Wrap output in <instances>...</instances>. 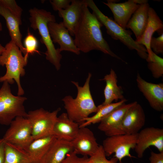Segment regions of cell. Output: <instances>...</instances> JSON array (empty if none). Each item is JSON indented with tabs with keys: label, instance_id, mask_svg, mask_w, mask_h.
<instances>
[{
	"label": "cell",
	"instance_id": "1",
	"mask_svg": "<svg viewBox=\"0 0 163 163\" xmlns=\"http://www.w3.org/2000/svg\"><path fill=\"white\" fill-rule=\"evenodd\" d=\"M84 1L80 18L74 30V41L76 46L84 53L99 50L124 62L111 50L102 35L101 28L103 25L91 13Z\"/></svg>",
	"mask_w": 163,
	"mask_h": 163
},
{
	"label": "cell",
	"instance_id": "2",
	"mask_svg": "<svg viewBox=\"0 0 163 163\" xmlns=\"http://www.w3.org/2000/svg\"><path fill=\"white\" fill-rule=\"evenodd\" d=\"M91 76L89 73L83 86H79L78 82L72 81L77 89L76 97L74 98L71 95H67L62 100L69 118L79 125L90 114L96 113L97 110L90 91V82Z\"/></svg>",
	"mask_w": 163,
	"mask_h": 163
},
{
	"label": "cell",
	"instance_id": "3",
	"mask_svg": "<svg viewBox=\"0 0 163 163\" xmlns=\"http://www.w3.org/2000/svg\"><path fill=\"white\" fill-rule=\"evenodd\" d=\"M5 47V50L0 55V65L5 66L6 71L3 76L0 77V82H6L12 84L15 81L18 86V95L22 96L24 92L20 79L25 74L24 67L27 64L28 58L23 56L19 47L11 40Z\"/></svg>",
	"mask_w": 163,
	"mask_h": 163
},
{
	"label": "cell",
	"instance_id": "4",
	"mask_svg": "<svg viewBox=\"0 0 163 163\" xmlns=\"http://www.w3.org/2000/svg\"><path fill=\"white\" fill-rule=\"evenodd\" d=\"M29 12L30 26L34 30H38L41 37V42L46 47L45 53L46 59L54 65L57 70H59L62 55L59 48H55L48 27L49 22H56L55 16L49 11L36 8L30 9Z\"/></svg>",
	"mask_w": 163,
	"mask_h": 163
},
{
	"label": "cell",
	"instance_id": "5",
	"mask_svg": "<svg viewBox=\"0 0 163 163\" xmlns=\"http://www.w3.org/2000/svg\"><path fill=\"white\" fill-rule=\"evenodd\" d=\"M88 7L92 11L99 21L104 25L107 34L116 40H119L129 49L135 50L142 58L147 59L148 55L147 50L142 45L139 44L131 36V32L122 28L111 18L105 15L99 9L92 0H85Z\"/></svg>",
	"mask_w": 163,
	"mask_h": 163
},
{
	"label": "cell",
	"instance_id": "6",
	"mask_svg": "<svg viewBox=\"0 0 163 163\" xmlns=\"http://www.w3.org/2000/svg\"><path fill=\"white\" fill-rule=\"evenodd\" d=\"M26 97L14 95L11 93L9 84L3 82L0 89V124L9 125L18 117H26L24 104Z\"/></svg>",
	"mask_w": 163,
	"mask_h": 163
},
{
	"label": "cell",
	"instance_id": "7",
	"mask_svg": "<svg viewBox=\"0 0 163 163\" xmlns=\"http://www.w3.org/2000/svg\"><path fill=\"white\" fill-rule=\"evenodd\" d=\"M60 110L59 108L50 112L41 108L27 113L26 118L31 123L34 140L53 135L54 126Z\"/></svg>",
	"mask_w": 163,
	"mask_h": 163
},
{
	"label": "cell",
	"instance_id": "8",
	"mask_svg": "<svg viewBox=\"0 0 163 163\" xmlns=\"http://www.w3.org/2000/svg\"><path fill=\"white\" fill-rule=\"evenodd\" d=\"M137 140V133L113 136L104 139L102 146L106 157L114 153V157L120 163L124 158L132 157L130 151L134 149Z\"/></svg>",
	"mask_w": 163,
	"mask_h": 163
},
{
	"label": "cell",
	"instance_id": "9",
	"mask_svg": "<svg viewBox=\"0 0 163 163\" xmlns=\"http://www.w3.org/2000/svg\"><path fill=\"white\" fill-rule=\"evenodd\" d=\"M9 125L3 137L5 142L24 149L34 140L31 125L27 118L18 117Z\"/></svg>",
	"mask_w": 163,
	"mask_h": 163
},
{
	"label": "cell",
	"instance_id": "10",
	"mask_svg": "<svg viewBox=\"0 0 163 163\" xmlns=\"http://www.w3.org/2000/svg\"><path fill=\"white\" fill-rule=\"evenodd\" d=\"M163 152V129L153 127H146L137 133V140L134 149L138 157L141 158L145 151L150 146Z\"/></svg>",
	"mask_w": 163,
	"mask_h": 163
},
{
	"label": "cell",
	"instance_id": "11",
	"mask_svg": "<svg viewBox=\"0 0 163 163\" xmlns=\"http://www.w3.org/2000/svg\"><path fill=\"white\" fill-rule=\"evenodd\" d=\"M135 102L124 103L115 109L100 122L98 129L107 136L125 134L122 128L123 120L128 110Z\"/></svg>",
	"mask_w": 163,
	"mask_h": 163
},
{
	"label": "cell",
	"instance_id": "12",
	"mask_svg": "<svg viewBox=\"0 0 163 163\" xmlns=\"http://www.w3.org/2000/svg\"><path fill=\"white\" fill-rule=\"evenodd\" d=\"M73 151L77 155L91 157L99 145L93 132L86 127H80L75 138L71 142Z\"/></svg>",
	"mask_w": 163,
	"mask_h": 163
},
{
	"label": "cell",
	"instance_id": "13",
	"mask_svg": "<svg viewBox=\"0 0 163 163\" xmlns=\"http://www.w3.org/2000/svg\"><path fill=\"white\" fill-rule=\"evenodd\" d=\"M49 33L53 42L59 45V51H66L79 55L80 51L76 46L68 30L62 22H50L48 24Z\"/></svg>",
	"mask_w": 163,
	"mask_h": 163
},
{
	"label": "cell",
	"instance_id": "14",
	"mask_svg": "<svg viewBox=\"0 0 163 163\" xmlns=\"http://www.w3.org/2000/svg\"><path fill=\"white\" fill-rule=\"evenodd\" d=\"M136 81L140 91L148 101L150 106L159 112L163 110V84H154L142 79L138 73Z\"/></svg>",
	"mask_w": 163,
	"mask_h": 163
},
{
	"label": "cell",
	"instance_id": "15",
	"mask_svg": "<svg viewBox=\"0 0 163 163\" xmlns=\"http://www.w3.org/2000/svg\"><path fill=\"white\" fill-rule=\"evenodd\" d=\"M145 116L141 106L136 101L128 110L122 122L125 134H137L144 126Z\"/></svg>",
	"mask_w": 163,
	"mask_h": 163
},
{
	"label": "cell",
	"instance_id": "16",
	"mask_svg": "<svg viewBox=\"0 0 163 163\" xmlns=\"http://www.w3.org/2000/svg\"><path fill=\"white\" fill-rule=\"evenodd\" d=\"M155 31L160 36L163 34V23L154 9L150 7L147 26L141 37L135 40L139 44L143 45L146 49L148 55L147 59L152 55V51L150 47V42Z\"/></svg>",
	"mask_w": 163,
	"mask_h": 163
},
{
	"label": "cell",
	"instance_id": "17",
	"mask_svg": "<svg viewBox=\"0 0 163 163\" xmlns=\"http://www.w3.org/2000/svg\"><path fill=\"white\" fill-rule=\"evenodd\" d=\"M79 128V123L70 119L66 113H63L58 117L53 135L57 139L71 142L76 136Z\"/></svg>",
	"mask_w": 163,
	"mask_h": 163
},
{
	"label": "cell",
	"instance_id": "18",
	"mask_svg": "<svg viewBox=\"0 0 163 163\" xmlns=\"http://www.w3.org/2000/svg\"><path fill=\"white\" fill-rule=\"evenodd\" d=\"M103 3L107 6L113 13L114 21L120 27L126 29L128 22L139 6L135 3L133 0L121 3H112L108 0Z\"/></svg>",
	"mask_w": 163,
	"mask_h": 163
},
{
	"label": "cell",
	"instance_id": "19",
	"mask_svg": "<svg viewBox=\"0 0 163 163\" xmlns=\"http://www.w3.org/2000/svg\"><path fill=\"white\" fill-rule=\"evenodd\" d=\"M84 3V0H72L66 9L58 11L59 16L63 18L64 26L71 36H74L75 29L80 18Z\"/></svg>",
	"mask_w": 163,
	"mask_h": 163
},
{
	"label": "cell",
	"instance_id": "20",
	"mask_svg": "<svg viewBox=\"0 0 163 163\" xmlns=\"http://www.w3.org/2000/svg\"><path fill=\"white\" fill-rule=\"evenodd\" d=\"M73 151L71 142L56 139L39 163H61Z\"/></svg>",
	"mask_w": 163,
	"mask_h": 163
},
{
	"label": "cell",
	"instance_id": "21",
	"mask_svg": "<svg viewBox=\"0 0 163 163\" xmlns=\"http://www.w3.org/2000/svg\"><path fill=\"white\" fill-rule=\"evenodd\" d=\"M149 7L148 3L139 5L126 25V28L130 29L133 31L136 40L141 37L147 26Z\"/></svg>",
	"mask_w": 163,
	"mask_h": 163
},
{
	"label": "cell",
	"instance_id": "22",
	"mask_svg": "<svg viewBox=\"0 0 163 163\" xmlns=\"http://www.w3.org/2000/svg\"><path fill=\"white\" fill-rule=\"evenodd\" d=\"M56 139L51 135L36 139L23 149L35 163H39Z\"/></svg>",
	"mask_w": 163,
	"mask_h": 163
},
{
	"label": "cell",
	"instance_id": "23",
	"mask_svg": "<svg viewBox=\"0 0 163 163\" xmlns=\"http://www.w3.org/2000/svg\"><path fill=\"white\" fill-rule=\"evenodd\" d=\"M0 15L5 19L11 40L19 47L24 56L26 54L25 49L22 42V35L19 29L21 23L18 20L0 3Z\"/></svg>",
	"mask_w": 163,
	"mask_h": 163
},
{
	"label": "cell",
	"instance_id": "24",
	"mask_svg": "<svg viewBox=\"0 0 163 163\" xmlns=\"http://www.w3.org/2000/svg\"><path fill=\"white\" fill-rule=\"evenodd\" d=\"M102 80L106 82L104 90L105 100L102 104L107 105L112 103L113 101L125 99L122 89L117 85V76L113 69H111L110 73L105 75Z\"/></svg>",
	"mask_w": 163,
	"mask_h": 163
},
{
	"label": "cell",
	"instance_id": "25",
	"mask_svg": "<svg viewBox=\"0 0 163 163\" xmlns=\"http://www.w3.org/2000/svg\"><path fill=\"white\" fill-rule=\"evenodd\" d=\"M4 163H35L24 149L5 142Z\"/></svg>",
	"mask_w": 163,
	"mask_h": 163
},
{
	"label": "cell",
	"instance_id": "26",
	"mask_svg": "<svg viewBox=\"0 0 163 163\" xmlns=\"http://www.w3.org/2000/svg\"><path fill=\"white\" fill-rule=\"evenodd\" d=\"M127 101L124 99L115 103L103 105L101 104L97 106V110L95 114L84 120V122L79 125V127H87L91 124L100 122L111 112L125 103Z\"/></svg>",
	"mask_w": 163,
	"mask_h": 163
},
{
	"label": "cell",
	"instance_id": "27",
	"mask_svg": "<svg viewBox=\"0 0 163 163\" xmlns=\"http://www.w3.org/2000/svg\"><path fill=\"white\" fill-rule=\"evenodd\" d=\"M146 60L148 62V67L154 78L158 79L163 76V58L152 51L151 56Z\"/></svg>",
	"mask_w": 163,
	"mask_h": 163
},
{
	"label": "cell",
	"instance_id": "28",
	"mask_svg": "<svg viewBox=\"0 0 163 163\" xmlns=\"http://www.w3.org/2000/svg\"><path fill=\"white\" fill-rule=\"evenodd\" d=\"M27 34L24 40L26 54L24 56L28 58L30 54L37 53L40 54L38 50V42L36 38L29 31L28 29Z\"/></svg>",
	"mask_w": 163,
	"mask_h": 163
},
{
	"label": "cell",
	"instance_id": "29",
	"mask_svg": "<svg viewBox=\"0 0 163 163\" xmlns=\"http://www.w3.org/2000/svg\"><path fill=\"white\" fill-rule=\"evenodd\" d=\"M89 158L91 163H117L118 161L114 157L108 160L102 145H99L96 152Z\"/></svg>",
	"mask_w": 163,
	"mask_h": 163
},
{
	"label": "cell",
	"instance_id": "30",
	"mask_svg": "<svg viewBox=\"0 0 163 163\" xmlns=\"http://www.w3.org/2000/svg\"><path fill=\"white\" fill-rule=\"evenodd\" d=\"M0 3L8 9L22 24L21 16L23 10L14 0H0Z\"/></svg>",
	"mask_w": 163,
	"mask_h": 163
},
{
	"label": "cell",
	"instance_id": "31",
	"mask_svg": "<svg viewBox=\"0 0 163 163\" xmlns=\"http://www.w3.org/2000/svg\"><path fill=\"white\" fill-rule=\"evenodd\" d=\"M61 163H91L89 160V157L83 156L80 157L74 151L66 155L65 158Z\"/></svg>",
	"mask_w": 163,
	"mask_h": 163
},
{
	"label": "cell",
	"instance_id": "32",
	"mask_svg": "<svg viewBox=\"0 0 163 163\" xmlns=\"http://www.w3.org/2000/svg\"><path fill=\"white\" fill-rule=\"evenodd\" d=\"M150 47L154 53L157 55L163 54V34L157 37H152L150 42Z\"/></svg>",
	"mask_w": 163,
	"mask_h": 163
},
{
	"label": "cell",
	"instance_id": "33",
	"mask_svg": "<svg viewBox=\"0 0 163 163\" xmlns=\"http://www.w3.org/2000/svg\"><path fill=\"white\" fill-rule=\"evenodd\" d=\"M72 0H52L50 2L55 11L66 9L70 4Z\"/></svg>",
	"mask_w": 163,
	"mask_h": 163
},
{
	"label": "cell",
	"instance_id": "34",
	"mask_svg": "<svg viewBox=\"0 0 163 163\" xmlns=\"http://www.w3.org/2000/svg\"><path fill=\"white\" fill-rule=\"evenodd\" d=\"M149 160V163H163V152L156 153L152 151Z\"/></svg>",
	"mask_w": 163,
	"mask_h": 163
},
{
	"label": "cell",
	"instance_id": "35",
	"mask_svg": "<svg viewBox=\"0 0 163 163\" xmlns=\"http://www.w3.org/2000/svg\"><path fill=\"white\" fill-rule=\"evenodd\" d=\"M5 142L3 138L0 139V163H4Z\"/></svg>",
	"mask_w": 163,
	"mask_h": 163
},
{
	"label": "cell",
	"instance_id": "36",
	"mask_svg": "<svg viewBox=\"0 0 163 163\" xmlns=\"http://www.w3.org/2000/svg\"><path fill=\"white\" fill-rule=\"evenodd\" d=\"M133 1L135 3L139 5L148 3V2L147 0H133Z\"/></svg>",
	"mask_w": 163,
	"mask_h": 163
},
{
	"label": "cell",
	"instance_id": "37",
	"mask_svg": "<svg viewBox=\"0 0 163 163\" xmlns=\"http://www.w3.org/2000/svg\"><path fill=\"white\" fill-rule=\"evenodd\" d=\"M5 50V47L3 46L0 43V55L4 52Z\"/></svg>",
	"mask_w": 163,
	"mask_h": 163
},
{
	"label": "cell",
	"instance_id": "38",
	"mask_svg": "<svg viewBox=\"0 0 163 163\" xmlns=\"http://www.w3.org/2000/svg\"><path fill=\"white\" fill-rule=\"evenodd\" d=\"M109 1L112 3H116L117 2H119V0H108Z\"/></svg>",
	"mask_w": 163,
	"mask_h": 163
},
{
	"label": "cell",
	"instance_id": "39",
	"mask_svg": "<svg viewBox=\"0 0 163 163\" xmlns=\"http://www.w3.org/2000/svg\"><path fill=\"white\" fill-rule=\"evenodd\" d=\"M2 23L0 22V31H1L2 30Z\"/></svg>",
	"mask_w": 163,
	"mask_h": 163
}]
</instances>
